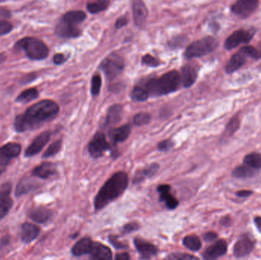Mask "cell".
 I'll return each instance as SVG.
<instances>
[{
	"instance_id": "obj_1",
	"label": "cell",
	"mask_w": 261,
	"mask_h": 260,
	"mask_svg": "<svg viewBox=\"0 0 261 260\" xmlns=\"http://www.w3.org/2000/svg\"><path fill=\"white\" fill-rule=\"evenodd\" d=\"M59 106L52 100H43L28 108L24 114L16 116L15 129L19 133L32 131L53 120L59 113Z\"/></svg>"
},
{
	"instance_id": "obj_2",
	"label": "cell",
	"mask_w": 261,
	"mask_h": 260,
	"mask_svg": "<svg viewBox=\"0 0 261 260\" xmlns=\"http://www.w3.org/2000/svg\"><path fill=\"white\" fill-rule=\"evenodd\" d=\"M128 176L125 172L114 173L95 195L94 207L96 211L101 210L117 199L126 190L128 185Z\"/></svg>"
},
{
	"instance_id": "obj_3",
	"label": "cell",
	"mask_w": 261,
	"mask_h": 260,
	"mask_svg": "<svg viewBox=\"0 0 261 260\" xmlns=\"http://www.w3.org/2000/svg\"><path fill=\"white\" fill-rule=\"evenodd\" d=\"M181 77L178 72L173 70L165 73L160 78L151 79L144 85L149 95L161 96L175 92L180 87Z\"/></svg>"
},
{
	"instance_id": "obj_4",
	"label": "cell",
	"mask_w": 261,
	"mask_h": 260,
	"mask_svg": "<svg viewBox=\"0 0 261 260\" xmlns=\"http://www.w3.org/2000/svg\"><path fill=\"white\" fill-rule=\"evenodd\" d=\"M16 48L22 50L26 56L33 61L45 59L48 55V47L41 40L32 37H27L18 41Z\"/></svg>"
},
{
	"instance_id": "obj_5",
	"label": "cell",
	"mask_w": 261,
	"mask_h": 260,
	"mask_svg": "<svg viewBox=\"0 0 261 260\" xmlns=\"http://www.w3.org/2000/svg\"><path fill=\"white\" fill-rule=\"evenodd\" d=\"M218 42L213 37H206L199 41L192 43L188 46L185 52V57L187 59L200 58L212 53L217 47Z\"/></svg>"
},
{
	"instance_id": "obj_6",
	"label": "cell",
	"mask_w": 261,
	"mask_h": 260,
	"mask_svg": "<svg viewBox=\"0 0 261 260\" xmlns=\"http://www.w3.org/2000/svg\"><path fill=\"white\" fill-rule=\"evenodd\" d=\"M107 150L112 151L113 157L118 155L117 150H114L113 146L107 142L105 134L101 132L96 133L88 144L89 155L94 159H97L102 157L104 152Z\"/></svg>"
},
{
	"instance_id": "obj_7",
	"label": "cell",
	"mask_w": 261,
	"mask_h": 260,
	"mask_svg": "<svg viewBox=\"0 0 261 260\" xmlns=\"http://www.w3.org/2000/svg\"><path fill=\"white\" fill-rule=\"evenodd\" d=\"M124 66L123 59L120 56L112 55L102 61L100 68L105 73L108 80H112L122 73Z\"/></svg>"
},
{
	"instance_id": "obj_8",
	"label": "cell",
	"mask_w": 261,
	"mask_h": 260,
	"mask_svg": "<svg viewBox=\"0 0 261 260\" xmlns=\"http://www.w3.org/2000/svg\"><path fill=\"white\" fill-rule=\"evenodd\" d=\"M255 30L240 29L232 33L225 41L227 50H232L241 44H247L253 39Z\"/></svg>"
},
{
	"instance_id": "obj_9",
	"label": "cell",
	"mask_w": 261,
	"mask_h": 260,
	"mask_svg": "<svg viewBox=\"0 0 261 260\" xmlns=\"http://www.w3.org/2000/svg\"><path fill=\"white\" fill-rule=\"evenodd\" d=\"M55 34L60 38H77L81 34L78 24L74 23L63 16L57 24L55 30Z\"/></svg>"
},
{
	"instance_id": "obj_10",
	"label": "cell",
	"mask_w": 261,
	"mask_h": 260,
	"mask_svg": "<svg viewBox=\"0 0 261 260\" xmlns=\"http://www.w3.org/2000/svg\"><path fill=\"white\" fill-rule=\"evenodd\" d=\"M258 6L259 0H237L232 7V11L236 16L245 19L256 11Z\"/></svg>"
},
{
	"instance_id": "obj_11",
	"label": "cell",
	"mask_w": 261,
	"mask_h": 260,
	"mask_svg": "<svg viewBox=\"0 0 261 260\" xmlns=\"http://www.w3.org/2000/svg\"><path fill=\"white\" fill-rule=\"evenodd\" d=\"M22 146L16 143H9L0 147V166L6 167L12 159L20 154Z\"/></svg>"
},
{
	"instance_id": "obj_12",
	"label": "cell",
	"mask_w": 261,
	"mask_h": 260,
	"mask_svg": "<svg viewBox=\"0 0 261 260\" xmlns=\"http://www.w3.org/2000/svg\"><path fill=\"white\" fill-rule=\"evenodd\" d=\"M11 183L7 182L0 187V220H2L13 207V201L10 197Z\"/></svg>"
},
{
	"instance_id": "obj_13",
	"label": "cell",
	"mask_w": 261,
	"mask_h": 260,
	"mask_svg": "<svg viewBox=\"0 0 261 260\" xmlns=\"http://www.w3.org/2000/svg\"><path fill=\"white\" fill-rule=\"evenodd\" d=\"M50 133L49 131H44L39 135L37 136L31 144L27 148L25 152L26 158H31L38 154L42 150L46 144L50 140Z\"/></svg>"
},
{
	"instance_id": "obj_14",
	"label": "cell",
	"mask_w": 261,
	"mask_h": 260,
	"mask_svg": "<svg viewBox=\"0 0 261 260\" xmlns=\"http://www.w3.org/2000/svg\"><path fill=\"white\" fill-rule=\"evenodd\" d=\"M160 200L165 202L167 207L170 210L177 209L179 205V201L171 194V185H161L158 187Z\"/></svg>"
},
{
	"instance_id": "obj_15",
	"label": "cell",
	"mask_w": 261,
	"mask_h": 260,
	"mask_svg": "<svg viewBox=\"0 0 261 260\" xmlns=\"http://www.w3.org/2000/svg\"><path fill=\"white\" fill-rule=\"evenodd\" d=\"M247 58H249L248 55L241 47L239 51L234 55L228 61V64L225 66L226 73H232L239 70L242 66L246 64Z\"/></svg>"
},
{
	"instance_id": "obj_16",
	"label": "cell",
	"mask_w": 261,
	"mask_h": 260,
	"mask_svg": "<svg viewBox=\"0 0 261 260\" xmlns=\"http://www.w3.org/2000/svg\"><path fill=\"white\" fill-rule=\"evenodd\" d=\"M134 244L138 252L144 258H151L159 252V249L156 246L142 239L135 238L134 240Z\"/></svg>"
},
{
	"instance_id": "obj_17",
	"label": "cell",
	"mask_w": 261,
	"mask_h": 260,
	"mask_svg": "<svg viewBox=\"0 0 261 260\" xmlns=\"http://www.w3.org/2000/svg\"><path fill=\"white\" fill-rule=\"evenodd\" d=\"M228 250V245L226 241L220 240L210 246L204 252L203 258L205 259H216L225 255Z\"/></svg>"
},
{
	"instance_id": "obj_18",
	"label": "cell",
	"mask_w": 261,
	"mask_h": 260,
	"mask_svg": "<svg viewBox=\"0 0 261 260\" xmlns=\"http://www.w3.org/2000/svg\"><path fill=\"white\" fill-rule=\"evenodd\" d=\"M90 258L93 259H112L113 253L108 246L98 242H93L90 252Z\"/></svg>"
},
{
	"instance_id": "obj_19",
	"label": "cell",
	"mask_w": 261,
	"mask_h": 260,
	"mask_svg": "<svg viewBox=\"0 0 261 260\" xmlns=\"http://www.w3.org/2000/svg\"><path fill=\"white\" fill-rule=\"evenodd\" d=\"M253 241L247 237H243L240 238L234 246V254L238 258L246 256L253 250Z\"/></svg>"
},
{
	"instance_id": "obj_20",
	"label": "cell",
	"mask_w": 261,
	"mask_h": 260,
	"mask_svg": "<svg viewBox=\"0 0 261 260\" xmlns=\"http://www.w3.org/2000/svg\"><path fill=\"white\" fill-rule=\"evenodd\" d=\"M40 234V228L33 224L25 223L21 229V239L23 243H29L37 238Z\"/></svg>"
},
{
	"instance_id": "obj_21",
	"label": "cell",
	"mask_w": 261,
	"mask_h": 260,
	"mask_svg": "<svg viewBox=\"0 0 261 260\" xmlns=\"http://www.w3.org/2000/svg\"><path fill=\"white\" fill-rule=\"evenodd\" d=\"M133 16L135 24L138 27L143 26L145 23L147 17V10L145 5L141 0H135L132 5Z\"/></svg>"
},
{
	"instance_id": "obj_22",
	"label": "cell",
	"mask_w": 261,
	"mask_h": 260,
	"mask_svg": "<svg viewBox=\"0 0 261 260\" xmlns=\"http://www.w3.org/2000/svg\"><path fill=\"white\" fill-rule=\"evenodd\" d=\"M122 115H123L122 106L119 104L113 105L109 109L104 126H111L119 123L122 119Z\"/></svg>"
},
{
	"instance_id": "obj_23",
	"label": "cell",
	"mask_w": 261,
	"mask_h": 260,
	"mask_svg": "<svg viewBox=\"0 0 261 260\" xmlns=\"http://www.w3.org/2000/svg\"><path fill=\"white\" fill-rule=\"evenodd\" d=\"M57 170L55 164L50 162H45L38 166L32 170V175L36 177L47 179L56 174Z\"/></svg>"
},
{
	"instance_id": "obj_24",
	"label": "cell",
	"mask_w": 261,
	"mask_h": 260,
	"mask_svg": "<svg viewBox=\"0 0 261 260\" xmlns=\"http://www.w3.org/2000/svg\"><path fill=\"white\" fill-rule=\"evenodd\" d=\"M131 129L132 128L129 125H125L119 128H113L110 130L109 135H110V139L113 140V144L116 145V143H122L126 140L129 137Z\"/></svg>"
},
{
	"instance_id": "obj_25",
	"label": "cell",
	"mask_w": 261,
	"mask_h": 260,
	"mask_svg": "<svg viewBox=\"0 0 261 260\" xmlns=\"http://www.w3.org/2000/svg\"><path fill=\"white\" fill-rule=\"evenodd\" d=\"M181 82L186 88L190 87L197 79V71L191 65L184 66L182 69Z\"/></svg>"
},
{
	"instance_id": "obj_26",
	"label": "cell",
	"mask_w": 261,
	"mask_h": 260,
	"mask_svg": "<svg viewBox=\"0 0 261 260\" xmlns=\"http://www.w3.org/2000/svg\"><path fill=\"white\" fill-rule=\"evenodd\" d=\"M29 218L34 222L44 224L47 222L52 216V212L44 207H38L30 211Z\"/></svg>"
},
{
	"instance_id": "obj_27",
	"label": "cell",
	"mask_w": 261,
	"mask_h": 260,
	"mask_svg": "<svg viewBox=\"0 0 261 260\" xmlns=\"http://www.w3.org/2000/svg\"><path fill=\"white\" fill-rule=\"evenodd\" d=\"M159 170V165L156 163L150 164L148 167L142 169V170H138L135 174L133 178V183L138 184L140 182H143L144 179L147 178H151L152 176H154L158 173Z\"/></svg>"
},
{
	"instance_id": "obj_28",
	"label": "cell",
	"mask_w": 261,
	"mask_h": 260,
	"mask_svg": "<svg viewBox=\"0 0 261 260\" xmlns=\"http://www.w3.org/2000/svg\"><path fill=\"white\" fill-rule=\"evenodd\" d=\"M37 182L31 178H24L22 179L16 189V196L20 197L23 195L29 193L31 191L36 189Z\"/></svg>"
},
{
	"instance_id": "obj_29",
	"label": "cell",
	"mask_w": 261,
	"mask_h": 260,
	"mask_svg": "<svg viewBox=\"0 0 261 260\" xmlns=\"http://www.w3.org/2000/svg\"><path fill=\"white\" fill-rule=\"evenodd\" d=\"M92 243L93 241H92V240L89 237L82 238L73 246L72 250H71L73 255L74 256H82V255L89 254L91 247H92Z\"/></svg>"
},
{
	"instance_id": "obj_30",
	"label": "cell",
	"mask_w": 261,
	"mask_h": 260,
	"mask_svg": "<svg viewBox=\"0 0 261 260\" xmlns=\"http://www.w3.org/2000/svg\"><path fill=\"white\" fill-rule=\"evenodd\" d=\"M110 5V0H91L86 5L89 13L92 14L104 11L108 8Z\"/></svg>"
},
{
	"instance_id": "obj_31",
	"label": "cell",
	"mask_w": 261,
	"mask_h": 260,
	"mask_svg": "<svg viewBox=\"0 0 261 260\" xmlns=\"http://www.w3.org/2000/svg\"><path fill=\"white\" fill-rule=\"evenodd\" d=\"M38 97V92L35 88L23 91L16 98V101L20 103H28Z\"/></svg>"
},
{
	"instance_id": "obj_32",
	"label": "cell",
	"mask_w": 261,
	"mask_h": 260,
	"mask_svg": "<svg viewBox=\"0 0 261 260\" xmlns=\"http://www.w3.org/2000/svg\"><path fill=\"white\" fill-rule=\"evenodd\" d=\"M183 245L192 251H198L202 246L200 239L196 236H186L183 238Z\"/></svg>"
},
{
	"instance_id": "obj_33",
	"label": "cell",
	"mask_w": 261,
	"mask_h": 260,
	"mask_svg": "<svg viewBox=\"0 0 261 260\" xmlns=\"http://www.w3.org/2000/svg\"><path fill=\"white\" fill-rule=\"evenodd\" d=\"M244 162V164L254 170H259L261 168V154L258 153H250L245 157Z\"/></svg>"
},
{
	"instance_id": "obj_34",
	"label": "cell",
	"mask_w": 261,
	"mask_h": 260,
	"mask_svg": "<svg viewBox=\"0 0 261 260\" xmlns=\"http://www.w3.org/2000/svg\"><path fill=\"white\" fill-rule=\"evenodd\" d=\"M254 169L248 167V166L241 165L237 167L233 172V176L236 178H247L253 176L255 173Z\"/></svg>"
},
{
	"instance_id": "obj_35",
	"label": "cell",
	"mask_w": 261,
	"mask_h": 260,
	"mask_svg": "<svg viewBox=\"0 0 261 260\" xmlns=\"http://www.w3.org/2000/svg\"><path fill=\"white\" fill-rule=\"evenodd\" d=\"M132 100L135 101H144L148 98L149 93L143 86H135L131 93Z\"/></svg>"
},
{
	"instance_id": "obj_36",
	"label": "cell",
	"mask_w": 261,
	"mask_h": 260,
	"mask_svg": "<svg viewBox=\"0 0 261 260\" xmlns=\"http://www.w3.org/2000/svg\"><path fill=\"white\" fill-rule=\"evenodd\" d=\"M61 147H62V140H58L56 141L53 142L49 146V147L47 148V150L44 152V154H43V158H50V157L57 154V153H59Z\"/></svg>"
},
{
	"instance_id": "obj_37",
	"label": "cell",
	"mask_w": 261,
	"mask_h": 260,
	"mask_svg": "<svg viewBox=\"0 0 261 260\" xmlns=\"http://www.w3.org/2000/svg\"><path fill=\"white\" fill-rule=\"evenodd\" d=\"M151 121V116L148 113H140L135 115L133 119V122L137 126H143L147 125Z\"/></svg>"
},
{
	"instance_id": "obj_38",
	"label": "cell",
	"mask_w": 261,
	"mask_h": 260,
	"mask_svg": "<svg viewBox=\"0 0 261 260\" xmlns=\"http://www.w3.org/2000/svg\"><path fill=\"white\" fill-rule=\"evenodd\" d=\"M102 86V79L99 75H95L92 77L91 83V92L94 96L99 95Z\"/></svg>"
},
{
	"instance_id": "obj_39",
	"label": "cell",
	"mask_w": 261,
	"mask_h": 260,
	"mask_svg": "<svg viewBox=\"0 0 261 260\" xmlns=\"http://www.w3.org/2000/svg\"><path fill=\"white\" fill-rule=\"evenodd\" d=\"M167 258H168V259L173 260L199 259L197 257L194 256V255H189V254L186 253H179V252H177V253H171V255H168V256L167 257Z\"/></svg>"
},
{
	"instance_id": "obj_40",
	"label": "cell",
	"mask_w": 261,
	"mask_h": 260,
	"mask_svg": "<svg viewBox=\"0 0 261 260\" xmlns=\"http://www.w3.org/2000/svg\"><path fill=\"white\" fill-rule=\"evenodd\" d=\"M174 146V143L172 140H165L158 143V148L160 151L167 152L172 149Z\"/></svg>"
},
{
	"instance_id": "obj_41",
	"label": "cell",
	"mask_w": 261,
	"mask_h": 260,
	"mask_svg": "<svg viewBox=\"0 0 261 260\" xmlns=\"http://www.w3.org/2000/svg\"><path fill=\"white\" fill-rule=\"evenodd\" d=\"M142 64L149 67H156L160 65V61L150 55H147L142 58Z\"/></svg>"
},
{
	"instance_id": "obj_42",
	"label": "cell",
	"mask_w": 261,
	"mask_h": 260,
	"mask_svg": "<svg viewBox=\"0 0 261 260\" xmlns=\"http://www.w3.org/2000/svg\"><path fill=\"white\" fill-rule=\"evenodd\" d=\"M13 29V25L5 20H0V37L9 34Z\"/></svg>"
},
{
	"instance_id": "obj_43",
	"label": "cell",
	"mask_w": 261,
	"mask_h": 260,
	"mask_svg": "<svg viewBox=\"0 0 261 260\" xmlns=\"http://www.w3.org/2000/svg\"><path fill=\"white\" fill-rule=\"evenodd\" d=\"M140 226L138 223L132 222L128 223L125 225L123 228V231L125 234H130V233L134 232V231H138Z\"/></svg>"
},
{
	"instance_id": "obj_44",
	"label": "cell",
	"mask_w": 261,
	"mask_h": 260,
	"mask_svg": "<svg viewBox=\"0 0 261 260\" xmlns=\"http://www.w3.org/2000/svg\"><path fill=\"white\" fill-rule=\"evenodd\" d=\"M109 240H110L111 244L113 245L115 248H116V249H127V247H128L126 245L119 241L116 236H110V237H109Z\"/></svg>"
},
{
	"instance_id": "obj_45",
	"label": "cell",
	"mask_w": 261,
	"mask_h": 260,
	"mask_svg": "<svg viewBox=\"0 0 261 260\" xmlns=\"http://www.w3.org/2000/svg\"><path fill=\"white\" fill-rule=\"evenodd\" d=\"M238 125H239V120L237 118H235L231 121L230 123L227 127V132L230 133V134H233L238 129Z\"/></svg>"
},
{
	"instance_id": "obj_46",
	"label": "cell",
	"mask_w": 261,
	"mask_h": 260,
	"mask_svg": "<svg viewBox=\"0 0 261 260\" xmlns=\"http://www.w3.org/2000/svg\"><path fill=\"white\" fill-rule=\"evenodd\" d=\"M67 61L66 57L64 56L62 54H58L54 57V62L55 64H64Z\"/></svg>"
},
{
	"instance_id": "obj_47",
	"label": "cell",
	"mask_w": 261,
	"mask_h": 260,
	"mask_svg": "<svg viewBox=\"0 0 261 260\" xmlns=\"http://www.w3.org/2000/svg\"><path fill=\"white\" fill-rule=\"evenodd\" d=\"M128 23V19L126 17H121L118 19V20L116 22V28H121L122 27L125 26L126 24Z\"/></svg>"
},
{
	"instance_id": "obj_48",
	"label": "cell",
	"mask_w": 261,
	"mask_h": 260,
	"mask_svg": "<svg viewBox=\"0 0 261 260\" xmlns=\"http://www.w3.org/2000/svg\"><path fill=\"white\" fill-rule=\"evenodd\" d=\"M218 235L214 232H208L204 235V240L206 242H213L217 238Z\"/></svg>"
},
{
	"instance_id": "obj_49",
	"label": "cell",
	"mask_w": 261,
	"mask_h": 260,
	"mask_svg": "<svg viewBox=\"0 0 261 260\" xmlns=\"http://www.w3.org/2000/svg\"><path fill=\"white\" fill-rule=\"evenodd\" d=\"M116 259L128 260L130 259V256L128 253L124 252V253L117 254L116 255Z\"/></svg>"
},
{
	"instance_id": "obj_50",
	"label": "cell",
	"mask_w": 261,
	"mask_h": 260,
	"mask_svg": "<svg viewBox=\"0 0 261 260\" xmlns=\"http://www.w3.org/2000/svg\"><path fill=\"white\" fill-rule=\"evenodd\" d=\"M252 193H253V192H250V191H240V192H237V195L241 197V198H244V197L250 196Z\"/></svg>"
},
{
	"instance_id": "obj_51",
	"label": "cell",
	"mask_w": 261,
	"mask_h": 260,
	"mask_svg": "<svg viewBox=\"0 0 261 260\" xmlns=\"http://www.w3.org/2000/svg\"><path fill=\"white\" fill-rule=\"evenodd\" d=\"M10 16V13L6 9L0 8V18L9 17Z\"/></svg>"
},
{
	"instance_id": "obj_52",
	"label": "cell",
	"mask_w": 261,
	"mask_h": 260,
	"mask_svg": "<svg viewBox=\"0 0 261 260\" xmlns=\"http://www.w3.org/2000/svg\"><path fill=\"white\" fill-rule=\"evenodd\" d=\"M255 225H256V228L261 232V218L260 217H256L254 219Z\"/></svg>"
},
{
	"instance_id": "obj_53",
	"label": "cell",
	"mask_w": 261,
	"mask_h": 260,
	"mask_svg": "<svg viewBox=\"0 0 261 260\" xmlns=\"http://www.w3.org/2000/svg\"><path fill=\"white\" fill-rule=\"evenodd\" d=\"M258 52V55H259V58H261V42L259 43V45H258L257 48H256Z\"/></svg>"
},
{
	"instance_id": "obj_54",
	"label": "cell",
	"mask_w": 261,
	"mask_h": 260,
	"mask_svg": "<svg viewBox=\"0 0 261 260\" xmlns=\"http://www.w3.org/2000/svg\"><path fill=\"white\" fill-rule=\"evenodd\" d=\"M4 171H5V167L0 166V175L2 174Z\"/></svg>"
},
{
	"instance_id": "obj_55",
	"label": "cell",
	"mask_w": 261,
	"mask_h": 260,
	"mask_svg": "<svg viewBox=\"0 0 261 260\" xmlns=\"http://www.w3.org/2000/svg\"><path fill=\"white\" fill-rule=\"evenodd\" d=\"M4 1H7V0H0V2H4Z\"/></svg>"
}]
</instances>
